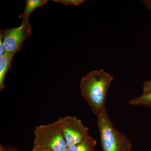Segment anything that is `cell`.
Masks as SVG:
<instances>
[{
	"label": "cell",
	"instance_id": "6da1fadb",
	"mask_svg": "<svg viewBox=\"0 0 151 151\" xmlns=\"http://www.w3.org/2000/svg\"><path fill=\"white\" fill-rule=\"evenodd\" d=\"M113 76L103 69L89 72L81 79V94L94 115L106 108V98Z\"/></svg>",
	"mask_w": 151,
	"mask_h": 151
},
{
	"label": "cell",
	"instance_id": "7a4b0ae2",
	"mask_svg": "<svg viewBox=\"0 0 151 151\" xmlns=\"http://www.w3.org/2000/svg\"><path fill=\"white\" fill-rule=\"evenodd\" d=\"M96 116L103 151H131L132 143L127 136L114 127L106 108Z\"/></svg>",
	"mask_w": 151,
	"mask_h": 151
},
{
	"label": "cell",
	"instance_id": "3957f363",
	"mask_svg": "<svg viewBox=\"0 0 151 151\" xmlns=\"http://www.w3.org/2000/svg\"><path fill=\"white\" fill-rule=\"evenodd\" d=\"M34 135V145L53 151H68V147L57 120L50 124L37 126Z\"/></svg>",
	"mask_w": 151,
	"mask_h": 151
},
{
	"label": "cell",
	"instance_id": "277c9868",
	"mask_svg": "<svg viewBox=\"0 0 151 151\" xmlns=\"http://www.w3.org/2000/svg\"><path fill=\"white\" fill-rule=\"evenodd\" d=\"M32 32L29 19H23L20 26L14 28L1 29L0 40L6 53L14 55L21 50L24 42Z\"/></svg>",
	"mask_w": 151,
	"mask_h": 151
},
{
	"label": "cell",
	"instance_id": "5b68a950",
	"mask_svg": "<svg viewBox=\"0 0 151 151\" xmlns=\"http://www.w3.org/2000/svg\"><path fill=\"white\" fill-rule=\"evenodd\" d=\"M57 121L68 147L81 142L89 136L88 128L75 116L60 117Z\"/></svg>",
	"mask_w": 151,
	"mask_h": 151
},
{
	"label": "cell",
	"instance_id": "8992f818",
	"mask_svg": "<svg viewBox=\"0 0 151 151\" xmlns=\"http://www.w3.org/2000/svg\"><path fill=\"white\" fill-rule=\"evenodd\" d=\"M14 55L6 53L0 57V90L5 87L4 81L8 71L10 68Z\"/></svg>",
	"mask_w": 151,
	"mask_h": 151
},
{
	"label": "cell",
	"instance_id": "52a82bcc",
	"mask_svg": "<svg viewBox=\"0 0 151 151\" xmlns=\"http://www.w3.org/2000/svg\"><path fill=\"white\" fill-rule=\"evenodd\" d=\"M97 141L89 135L81 142L68 147V151H94Z\"/></svg>",
	"mask_w": 151,
	"mask_h": 151
},
{
	"label": "cell",
	"instance_id": "ba28073f",
	"mask_svg": "<svg viewBox=\"0 0 151 151\" xmlns=\"http://www.w3.org/2000/svg\"><path fill=\"white\" fill-rule=\"evenodd\" d=\"M47 0H27L24 11L19 16V18L29 19L30 15L34 11L45 4Z\"/></svg>",
	"mask_w": 151,
	"mask_h": 151
},
{
	"label": "cell",
	"instance_id": "9c48e42d",
	"mask_svg": "<svg viewBox=\"0 0 151 151\" xmlns=\"http://www.w3.org/2000/svg\"><path fill=\"white\" fill-rule=\"evenodd\" d=\"M129 103L133 106L144 105L151 108V92L144 93L139 97L129 100Z\"/></svg>",
	"mask_w": 151,
	"mask_h": 151
},
{
	"label": "cell",
	"instance_id": "30bf717a",
	"mask_svg": "<svg viewBox=\"0 0 151 151\" xmlns=\"http://www.w3.org/2000/svg\"><path fill=\"white\" fill-rule=\"evenodd\" d=\"M54 1L63 3L65 5L79 6L81 3L84 2V0H54Z\"/></svg>",
	"mask_w": 151,
	"mask_h": 151
},
{
	"label": "cell",
	"instance_id": "8fae6325",
	"mask_svg": "<svg viewBox=\"0 0 151 151\" xmlns=\"http://www.w3.org/2000/svg\"><path fill=\"white\" fill-rule=\"evenodd\" d=\"M151 92V79L145 81L143 86V94Z\"/></svg>",
	"mask_w": 151,
	"mask_h": 151
},
{
	"label": "cell",
	"instance_id": "7c38bea8",
	"mask_svg": "<svg viewBox=\"0 0 151 151\" xmlns=\"http://www.w3.org/2000/svg\"><path fill=\"white\" fill-rule=\"evenodd\" d=\"M31 151H53L51 150H49L46 148L44 147H43L39 145H34L33 147L32 150Z\"/></svg>",
	"mask_w": 151,
	"mask_h": 151
},
{
	"label": "cell",
	"instance_id": "4fadbf2b",
	"mask_svg": "<svg viewBox=\"0 0 151 151\" xmlns=\"http://www.w3.org/2000/svg\"><path fill=\"white\" fill-rule=\"evenodd\" d=\"M0 151H18L16 148L11 147H4L0 145Z\"/></svg>",
	"mask_w": 151,
	"mask_h": 151
}]
</instances>
